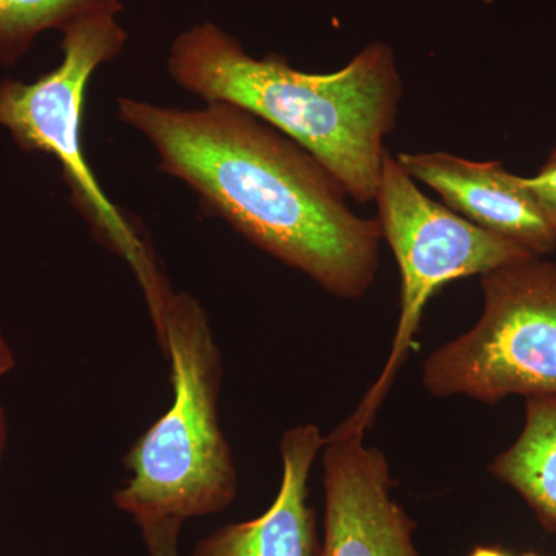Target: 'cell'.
I'll use <instances>...</instances> for the list:
<instances>
[{
    "label": "cell",
    "mask_w": 556,
    "mask_h": 556,
    "mask_svg": "<svg viewBox=\"0 0 556 556\" xmlns=\"http://www.w3.org/2000/svg\"><path fill=\"white\" fill-rule=\"evenodd\" d=\"M484 306L473 328L438 348L422 383L437 397L497 404L556 394V265L527 257L481 276Z\"/></svg>",
    "instance_id": "5"
},
{
    "label": "cell",
    "mask_w": 556,
    "mask_h": 556,
    "mask_svg": "<svg viewBox=\"0 0 556 556\" xmlns=\"http://www.w3.org/2000/svg\"><path fill=\"white\" fill-rule=\"evenodd\" d=\"M324 444L314 424L288 430L280 442V489L268 510L249 521L219 527L201 538L190 556H320L308 484Z\"/></svg>",
    "instance_id": "9"
},
{
    "label": "cell",
    "mask_w": 556,
    "mask_h": 556,
    "mask_svg": "<svg viewBox=\"0 0 556 556\" xmlns=\"http://www.w3.org/2000/svg\"><path fill=\"white\" fill-rule=\"evenodd\" d=\"M9 417L5 408L0 404V470H2L3 457H5L7 445H9Z\"/></svg>",
    "instance_id": "15"
},
{
    "label": "cell",
    "mask_w": 556,
    "mask_h": 556,
    "mask_svg": "<svg viewBox=\"0 0 556 556\" xmlns=\"http://www.w3.org/2000/svg\"><path fill=\"white\" fill-rule=\"evenodd\" d=\"M525 182L556 232V164H544L535 177L525 178Z\"/></svg>",
    "instance_id": "13"
},
{
    "label": "cell",
    "mask_w": 556,
    "mask_h": 556,
    "mask_svg": "<svg viewBox=\"0 0 556 556\" xmlns=\"http://www.w3.org/2000/svg\"><path fill=\"white\" fill-rule=\"evenodd\" d=\"M127 33L115 14H101L62 31V61L35 83L0 80V127L24 152L47 153L61 164L73 206L101 244L137 278L152 325L172 289L144 230L110 201L84 153L80 127L90 78L124 50Z\"/></svg>",
    "instance_id": "4"
},
{
    "label": "cell",
    "mask_w": 556,
    "mask_h": 556,
    "mask_svg": "<svg viewBox=\"0 0 556 556\" xmlns=\"http://www.w3.org/2000/svg\"><path fill=\"white\" fill-rule=\"evenodd\" d=\"M350 415L325 438V538L320 556H420L416 522L391 496L387 457L365 444Z\"/></svg>",
    "instance_id": "7"
},
{
    "label": "cell",
    "mask_w": 556,
    "mask_h": 556,
    "mask_svg": "<svg viewBox=\"0 0 556 556\" xmlns=\"http://www.w3.org/2000/svg\"><path fill=\"white\" fill-rule=\"evenodd\" d=\"M116 115L208 212L334 298L375 283L382 230L348 207L345 189L302 146L229 102L167 108L118 98Z\"/></svg>",
    "instance_id": "1"
},
{
    "label": "cell",
    "mask_w": 556,
    "mask_h": 556,
    "mask_svg": "<svg viewBox=\"0 0 556 556\" xmlns=\"http://www.w3.org/2000/svg\"><path fill=\"white\" fill-rule=\"evenodd\" d=\"M468 556H514L510 552L500 546H478Z\"/></svg>",
    "instance_id": "16"
},
{
    "label": "cell",
    "mask_w": 556,
    "mask_h": 556,
    "mask_svg": "<svg viewBox=\"0 0 556 556\" xmlns=\"http://www.w3.org/2000/svg\"><path fill=\"white\" fill-rule=\"evenodd\" d=\"M521 556H543V555L535 554V552H529V554H525V555H521Z\"/></svg>",
    "instance_id": "18"
},
{
    "label": "cell",
    "mask_w": 556,
    "mask_h": 556,
    "mask_svg": "<svg viewBox=\"0 0 556 556\" xmlns=\"http://www.w3.org/2000/svg\"><path fill=\"white\" fill-rule=\"evenodd\" d=\"M123 10L119 0H0V64L16 65L42 33Z\"/></svg>",
    "instance_id": "11"
},
{
    "label": "cell",
    "mask_w": 556,
    "mask_h": 556,
    "mask_svg": "<svg viewBox=\"0 0 556 556\" xmlns=\"http://www.w3.org/2000/svg\"><path fill=\"white\" fill-rule=\"evenodd\" d=\"M148 556H181L179 535L185 522L178 519H146L138 522Z\"/></svg>",
    "instance_id": "12"
},
{
    "label": "cell",
    "mask_w": 556,
    "mask_h": 556,
    "mask_svg": "<svg viewBox=\"0 0 556 556\" xmlns=\"http://www.w3.org/2000/svg\"><path fill=\"white\" fill-rule=\"evenodd\" d=\"M170 362L169 409L124 456L130 477L113 503L134 519H189L225 511L236 501L239 475L219 424L223 361L203 305L174 291L155 328Z\"/></svg>",
    "instance_id": "3"
},
{
    "label": "cell",
    "mask_w": 556,
    "mask_h": 556,
    "mask_svg": "<svg viewBox=\"0 0 556 556\" xmlns=\"http://www.w3.org/2000/svg\"><path fill=\"white\" fill-rule=\"evenodd\" d=\"M489 470L526 501L547 532L556 533V394L526 397L521 434Z\"/></svg>",
    "instance_id": "10"
},
{
    "label": "cell",
    "mask_w": 556,
    "mask_h": 556,
    "mask_svg": "<svg viewBox=\"0 0 556 556\" xmlns=\"http://www.w3.org/2000/svg\"><path fill=\"white\" fill-rule=\"evenodd\" d=\"M546 164H556V149L551 153V156H548Z\"/></svg>",
    "instance_id": "17"
},
{
    "label": "cell",
    "mask_w": 556,
    "mask_h": 556,
    "mask_svg": "<svg viewBox=\"0 0 556 556\" xmlns=\"http://www.w3.org/2000/svg\"><path fill=\"white\" fill-rule=\"evenodd\" d=\"M415 181L437 190L447 207L479 228L515 241L538 257L556 249V232L525 178L500 161H470L445 152L399 153Z\"/></svg>",
    "instance_id": "8"
},
{
    "label": "cell",
    "mask_w": 556,
    "mask_h": 556,
    "mask_svg": "<svg viewBox=\"0 0 556 556\" xmlns=\"http://www.w3.org/2000/svg\"><path fill=\"white\" fill-rule=\"evenodd\" d=\"M167 72L204 102H229L287 135L358 203L375 200L383 138L396 126L402 97L387 43H369L338 72L305 73L276 53L251 56L218 25L201 22L172 42Z\"/></svg>",
    "instance_id": "2"
},
{
    "label": "cell",
    "mask_w": 556,
    "mask_h": 556,
    "mask_svg": "<svg viewBox=\"0 0 556 556\" xmlns=\"http://www.w3.org/2000/svg\"><path fill=\"white\" fill-rule=\"evenodd\" d=\"M382 239L401 269V316L386 367L354 416L371 427L376 413L413 345L428 300L457 278L532 257V252L428 199L388 150L375 197Z\"/></svg>",
    "instance_id": "6"
},
{
    "label": "cell",
    "mask_w": 556,
    "mask_h": 556,
    "mask_svg": "<svg viewBox=\"0 0 556 556\" xmlns=\"http://www.w3.org/2000/svg\"><path fill=\"white\" fill-rule=\"evenodd\" d=\"M14 367H16V354H14L13 346H11L5 332L0 327V380L7 378Z\"/></svg>",
    "instance_id": "14"
}]
</instances>
